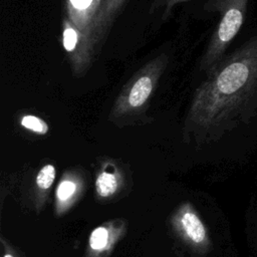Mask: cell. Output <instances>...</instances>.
Here are the masks:
<instances>
[{
	"mask_svg": "<svg viewBox=\"0 0 257 257\" xmlns=\"http://www.w3.org/2000/svg\"><path fill=\"white\" fill-rule=\"evenodd\" d=\"M177 228L185 239L200 252H207L211 243L207 229L191 206H184L178 212Z\"/></svg>",
	"mask_w": 257,
	"mask_h": 257,
	"instance_id": "cell-5",
	"label": "cell"
},
{
	"mask_svg": "<svg viewBox=\"0 0 257 257\" xmlns=\"http://www.w3.org/2000/svg\"><path fill=\"white\" fill-rule=\"evenodd\" d=\"M21 125L39 135H44L48 131V125L43 119H41L40 117H37L36 115H31V114L24 115L21 118Z\"/></svg>",
	"mask_w": 257,
	"mask_h": 257,
	"instance_id": "cell-10",
	"label": "cell"
},
{
	"mask_svg": "<svg viewBox=\"0 0 257 257\" xmlns=\"http://www.w3.org/2000/svg\"><path fill=\"white\" fill-rule=\"evenodd\" d=\"M3 257H14V256H13L11 253L7 252V253H5V254H4V256H3Z\"/></svg>",
	"mask_w": 257,
	"mask_h": 257,
	"instance_id": "cell-14",
	"label": "cell"
},
{
	"mask_svg": "<svg viewBox=\"0 0 257 257\" xmlns=\"http://www.w3.org/2000/svg\"><path fill=\"white\" fill-rule=\"evenodd\" d=\"M249 0H207L204 9L218 12L220 17L210 41L201 57L200 70L208 73L224 57L230 43L238 34Z\"/></svg>",
	"mask_w": 257,
	"mask_h": 257,
	"instance_id": "cell-3",
	"label": "cell"
},
{
	"mask_svg": "<svg viewBox=\"0 0 257 257\" xmlns=\"http://www.w3.org/2000/svg\"><path fill=\"white\" fill-rule=\"evenodd\" d=\"M75 184L71 181H62L58 188H57V191H56V195H57V198L60 200V201H65L67 199H69L75 192Z\"/></svg>",
	"mask_w": 257,
	"mask_h": 257,
	"instance_id": "cell-12",
	"label": "cell"
},
{
	"mask_svg": "<svg viewBox=\"0 0 257 257\" xmlns=\"http://www.w3.org/2000/svg\"><path fill=\"white\" fill-rule=\"evenodd\" d=\"M55 168L51 164H47L38 172L36 177V184L42 190H47L52 185L55 179Z\"/></svg>",
	"mask_w": 257,
	"mask_h": 257,
	"instance_id": "cell-11",
	"label": "cell"
},
{
	"mask_svg": "<svg viewBox=\"0 0 257 257\" xmlns=\"http://www.w3.org/2000/svg\"><path fill=\"white\" fill-rule=\"evenodd\" d=\"M103 0H65V15L91 37L92 28Z\"/></svg>",
	"mask_w": 257,
	"mask_h": 257,
	"instance_id": "cell-6",
	"label": "cell"
},
{
	"mask_svg": "<svg viewBox=\"0 0 257 257\" xmlns=\"http://www.w3.org/2000/svg\"><path fill=\"white\" fill-rule=\"evenodd\" d=\"M125 1L126 0H103L91 32V39L95 45L97 53L104 43Z\"/></svg>",
	"mask_w": 257,
	"mask_h": 257,
	"instance_id": "cell-7",
	"label": "cell"
},
{
	"mask_svg": "<svg viewBox=\"0 0 257 257\" xmlns=\"http://www.w3.org/2000/svg\"><path fill=\"white\" fill-rule=\"evenodd\" d=\"M170 57L163 52L146 62L122 86L110 111L113 120H124L145 112L159 81L165 73Z\"/></svg>",
	"mask_w": 257,
	"mask_h": 257,
	"instance_id": "cell-2",
	"label": "cell"
},
{
	"mask_svg": "<svg viewBox=\"0 0 257 257\" xmlns=\"http://www.w3.org/2000/svg\"><path fill=\"white\" fill-rule=\"evenodd\" d=\"M61 44L72 74L76 77L84 76L98 53L91 37L74 25L66 15L61 22Z\"/></svg>",
	"mask_w": 257,
	"mask_h": 257,
	"instance_id": "cell-4",
	"label": "cell"
},
{
	"mask_svg": "<svg viewBox=\"0 0 257 257\" xmlns=\"http://www.w3.org/2000/svg\"><path fill=\"white\" fill-rule=\"evenodd\" d=\"M257 110V35L207 73L196 89L188 121L201 141H215Z\"/></svg>",
	"mask_w": 257,
	"mask_h": 257,
	"instance_id": "cell-1",
	"label": "cell"
},
{
	"mask_svg": "<svg viewBox=\"0 0 257 257\" xmlns=\"http://www.w3.org/2000/svg\"><path fill=\"white\" fill-rule=\"evenodd\" d=\"M110 242V234L108 228L99 226L95 228L89 237V247L93 251H103Z\"/></svg>",
	"mask_w": 257,
	"mask_h": 257,
	"instance_id": "cell-9",
	"label": "cell"
},
{
	"mask_svg": "<svg viewBox=\"0 0 257 257\" xmlns=\"http://www.w3.org/2000/svg\"><path fill=\"white\" fill-rule=\"evenodd\" d=\"M118 187V181L114 174L103 171L101 172L95 181V189L96 193L99 197L107 198L113 195Z\"/></svg>",
	"mask_w": 257,
	"mask_h": 257,
	"instance_id": "cell-8",
	"label": "cell"
},
{
	"mask_svg": "<svg viewBox=\"0 0 257 257\" xmlns=\"http://www.w3.org/2000/svg\"><path fill=\"white\" fill-rule=\"evenodd\" d=\"M190 0H164L163 2V6H164V12L162 14V18L163 20H167L170 18L173 10L175 9V7L181 3H185L188 2Z\"/></svg>",
	"mask_w": 257,
	"mask_h": 257,
	"instance_id": "cell-13",
	"label": "cell"
}]
</instances>
